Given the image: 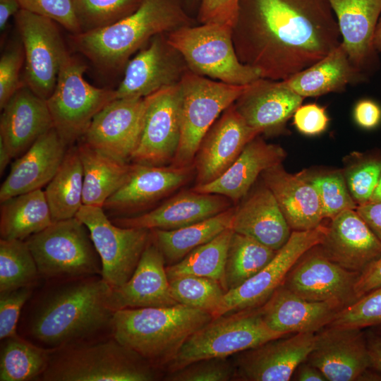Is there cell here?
Listing matches in <instances>:
<instances>
[{
  "label": "cell",
  "mask_w": 381,
  "mask_h": 381,
  "mask_svg": "<svg viewBox=\"0 0 381 381\" xmlns=\"http://www.w3.org/2000/svg\"><path fill=\"white\" fill-rule=\"evenodd\" d=\"M1 111L0 140L13 159L21 156L54 127L47 101L26 85L11 97Z\"/></svg>",
  "instance_id": "cell-29"
},
{
  "label": "cell",
  "mask_w": 381,
  "mask_h": 381,
  "mask_svg": "<svg viewBox=\"0 0 381 381\" xmlns=\"http://www.w3.org/2000/svg\"><path fill=\"white\" fill-rule=\"evenodd\" d=\"M246 85H233L196 74L188 70L181 82V139L170 165L193 164L205 134L222 113L234 103Z\"/></svg>",
  "instance_id": "cell-10"
},
{
  "label": "cell",
  "mask_w": 381,
  "mask_h": 381,
  "mask_svg": "<svg viewBox=\"0 0 381 381\" xmlns=\"http://www.w3.org/2000/svg\"><path fill=\"white\" fill-rule=\"evenodd\" d=\"M303 99L284 80L259 78L246 85L234 105L250 127L270 135L283 131Z\"/></svg>",
  "instance_id": "cell-22"
},
{
  "label": "cell",
  "mask_w": 381,
  "mask_h": 381,
  "mask_svg": "<svg viewBox=\"0 0 381 381\" xmlns=\"http://www.w3.org/2000/svg\"><path fill=\"white\" fill-rule=\"evenodd\" d=\"M319 246L332 261L360 273L381 255V241L356 210L332 218Z\"/></svg>",
  "instance_id": "cell-23"
},
{
  "label": "cell",
  "mask_w": 381,
  "mask_h": 381,
  "mask_svg": "<svg viewBox=\"0 0 381 381\" xmlns=\"http://www.w3.org/2000/svg\"><path fill=\"white\" fill-rule=\"evenodd\" d=\"M83 166L77 145H72L44 190L53 222L76 216L83 205Z\"/></svg>",
  "instance_id": "cell-37"
},
{
  "label": "cell",
  "mask_w": 381,
  "mask_h": 381,
  "mask_svg": "<svg viewBox=\"0 0 381 381\" xmlns=\"http://www.w3.org/2000/svg\"><path fill=\"white\" fill-rule=\"evenodd\" d=\"M233 231H222L190 251L178 262L166 267L168 279L190 275L210 278L223 286L227 251Z\"/></svg>",
  "instance_id": "cell-40"
},
{
  "label": "cell",
  "mask_w": 381,
  "mask_h": 381,
  "mask_svg": "<svg viewBox=\"0 0 381 381\" xmlns=\"http://www.w3.org/2000/svg\"><path fill=\"white\" fill-rule=\"evenodd\" d=\"M189 1H193V0H188Z\"/></svg>",
  "instance_id": "cell-63"
},
{
  "label": "cell",
  "mask_w": 381,
  "mask_h": 381,
  "mask_svg": "<svg viewBox=\"0 0 381 381\" xmlns=\"http://www.w3.org/2000/svg\"><path fill=\"white\" fill-rule=\"evenodd\" d=\"M304 176L318 193L324 219H332L346 210H356L358 207L341 174L329 173Z\"/></svg>",
  "instance_id": "cell-44"
},
{
  "label": "cell",
  "mask_w": 381,
  "mask_h": 381,
  "mask_svg": "<svg viewBox=\"0 0 381 381\" xmlns=\"http://www.w3.org/2000/svg\"><path fill=\"white\" fill-rule=\"evenodd\" d=\"M306 361L327 381H353L371 367L365 335L361 329L326 326L316 332Z\"/></svg>",
  "instance_id": "cell-21"
},
{
  "label": "cell",
  "mask_w": 381,
  "mask_h": 381,
  "mask_svg": "<svg viewBox=\"0 0 381 381\" xmlns=\"http://www.w3.org/2000/svg\"><path fill=\"white\" fill-rule=\"evenodd\" d=\"M213 318L207 312L179 303L125 308L114 313L111 335L161 369L176 358L194 332Z\"/></svg>",
  "instance_id": "cell-4"
},
{
  "label": "cell",
  "mask_w": 381,
  "mask_h": 381,
  "mask_svg": "<svg viewBox=\"0 0 381 381\" xmlns=\"http://www.w3.org/2000/svg\"><path fill=\"white\" fill-rule=\"evenodd\" d=\"M353 118L360 127L373 129L381 121V107L372 99H361L355 105Z\"/></svg>",
  "instance_id": "cell-54"
},
{
  "label": "cell",
  "mask_w": 381,
  "mask_h": 381,
  "mask_svg": "<svg viewBox=\"0 0 381 381\" xmlns=\"http://www.w3.org/2000/svg\"><path fill=\"white\" fill-rule=\"evenodd\" d=\"M373 44L376 51L381 52V14L378 19L377 24L376 26Z\"/></svg>",
  "instance_id": "cell-60"
},
{
  "label": "cell",
  "mask_w": 381,
  "mask_h": 381,
  "mask_svg": "<svg viewBox=\"0 0 381 381\" xmlns=\"http://www.w3.org/2000/svg\"><path fill=\"white\" fill-rule=\"evenodd\" d=\"M165 265L152 234L132 276L121 286L113 288L114 310L178 304L171 294Z\"/></svg>",
  "instance_id": "cell-27"
},
{
  "label": "cell",
  "mask_w": 381,
  "mask_h": 381,
  "mask_svg": "<svg viewBox=\"0 0 381 381\" xmlns=\"http://www.w3.org/2000/svg\"><path fill=\"white\" fill-rule=\"evenodd\" d=\"M25 241L46 281L102 276V260L90 231L76 217L54 222Z\"/></svg>",
  "instance_id": "cell-6"
},
{
  "label": "cell",
  "mask_w": 381,
  "mask_h": 381,
  "mask_svg": "<svg viewBox=\"0 0 381 381\" xmlns=\"http://www.w3.org/2000/svg\"><path fill=\"white\" fill-rule=\"evenodd\" d=\"M86 66L68 52L54 90L46 100L54 128L69 147L80 140L94 117L116 99L115 90L99 88L84 78Z\"/></svg>",
  "instance_id": "cell-9"
},
{
  "label": "cell",
  "mask_w": 381,
  "mask_h": 381,
  "mask_svg": "<svg viewBox=\"0 0 381 381\" xmlns=\"http://www.w3.org/2000/svg\"><path fill=\"white\" fill-rule=\"evenodd\" d=\"M12 157L5 146V145L3 143L2 141L0 140V174L1 176L4 172L5 169H6L7 166L10 163L11 160L12 159Z\"/></svg>",
  "instance_id": "cell-59"
},
{
  "label": "cell",
  "mask_w": 381,
  "mask_h": 381,
  "mask_svg": "<svg viewBox=\"0 0 381 381\" xmlns=\"http://www.w3.org/2000/svg\"><path fill=\"white\" fill-rule=\"evenodd\" d=\"M147 104V97L114 99L94 117L80 140L129 163L140 141Z\"/></svg>",
  "instance_id": "cell-16"
},
{
  "label": "cell",
  "mask_w": 381,
  "mask_h": 381,
  "mask_svg": "<svg viewBox=\"0 0 381 381\" xmlns=\"http://www.w3.org/2000/svg\"><path fill=\"white\" fill-rule=\"evenodd\" d=\"M260 176L291 229L306 231L321 224L324 218L318 193L304 176L287 172L282 164L266 169Z\"/></svg>",
  "instance_id": "cell-31"
},
{
  "label": "cell",
  "mask_w": 381,
  "mask_h": 381,
  "mask_svg": "<svg viewBox=\"0 0 381 381\" xmlns=\"http://www.w3.org/2000/svg\"><path fill=\"white\" fill-rule=\"evenodd\" d=\"M75 217L90 231L102 260V278L113 288L123 285L134 272L152 231L118 226L97 206L83 205Z\"/></svg>",
  "instance_id": "cell-11"
},
{
  "label": "cell",
  "mask_w": 381,
  "mask_h": 381,
  "mask_svg": "<svg viewBox=\"0 0 381 381\" xmlns=\"http://www.w3.org/2000/svg\"><path fill=\"white\" fill-rule=\"evenodd\" d=\"M161 369L111 334L52 351L42 381H153Z\"/></svg>",
  "instance_id": "cell-5"
},
{
  "label": "cell",
  "mask_w": 381,
  "mask_h": 381,
  "mask_svg": "<svg viewBox=\"0 0 381 381\" xmlns=\"http://www.w3.org/2000/svg\"><path fill=\"white\" fill-rule=\"evenodd\" d=\"M20 8L48 18L72 35L81 32L75 16L74 0H18Z\"/></svg>",
  "instance_id": "cell-48"
},
{
  "label": "cell",
  "mask_w": 381,
  "mask_h": 381,
  "mask_svg": "<svg viewBox=\"0 0 381 381\" xmlns=\"http://www.w3.org/2000/svg\"><path fill=\"white\" fill-rule=\"evenodd\" d=\"M350 61L366 75L377 61L373 40L381 0H328ZM367 76V75H366Z\"/></svg>",
  "instance_id": "cell-26"
},
{
  "label": "cell",
  "mask_w": 381,
  "mask_h": 381,
  "mask_svg": "<svg viewBox=\"0 0 381 381\" xmlns=\"http://www.w3.org/2000/svg\"><path fill=\"white\" fill-rule=\"evenodd\" d=\"M356 211L381 241V202H368L358 205Z\"/></svg>",
  "instance_id": "cell-55"
},
{
  "label": "cell",
  "mask_w": 381,
  "mask_h": 381,
  "mask_svg": "<svg viewBox=\"0 0 381 381\" xmlns=\"http://www.w3.org/2000/svg\"><path fill=\"white\" fill-rule=\"evenodd\" d=\"M381 325V286L340 310L327 326L363 329Z\"/></svg>",
  "instance_id": "cell-45"
},
{
  "label": "cell",
  "mask_w": 381,
  "mask_h": 381,
  "mask_svg": "<svg viewBox=\"0 0 381 381\" xmlns=\"http://www.w3.org/2000/svg\"><path fill=\"white\" fill-rule=\"evenodd\" d=\"M241 0H200L198 21L233 28L238 15Z\"/></svg>",
  "instance_id": "cell-51"
},
{
  "label": "cell",
  "mask_w": 381,
  "mask_h": 381,
  "mask_svg": "<svg viewBox=\"0 0 381 381\" xmlns=\"http://www.w3.org/2000/svg\"><path fill=\"white\" fill-rule=\"evenodd\" d=\"M77 147L83 170V203L102 207L127 181L132 163L117 160L82 140Z\"/></svg>",
  "instance_id": "cell-34"
},
{
  "label": "cell",
  "mask_w": 381,
  "mask_h": 381,
  "mask_svg": "<svg viewBox=\"0 0 381 381\" xmlns=\"http://www.w3.org/2000/svg\"><path fill=\"white\" fill-rule=\"evenodd\" d=\"M188 70L167 34L157 35L126 65L123 78L115 90L116 98L148 97L178 85Z\"/></svg>",
  "instance_id": "cell-14"
},
{
  "label": "cell",
  "mask_w": 381,
  "mask_h": 381,
  "mask_svg": "<svg viewBox=\"0 0 381 381\" xmlns=\"http://www.w3.org/2000/svg\"><path fill=\"white\" fill-rule=\"evenodd\" d=\"M341 37L328 0H241L232 28L239 61L273 80L322 59Z\"/></svg>",
  "instance_id": "cell-1"
},
{
  "label": "cell",
  "mask_w": 381,
  "mask_h": 381,
  "mask_svg": "<svg viewBox=\"0 0 381 381\" xmlns=\"http://www.w3.org/2000/svg\"><path fill=\"white\" fill-rule=\"evenodd\" d=\"M293 116L294 125L306 135H317L323 133L329 122L325 107L316 103L300 105Z\"/></svg>",
  "instance_id": "cell-52"
},
{
  "label": "cell",
  "mask_w": 381,
  "mask_h": 381,
  "mask_svg": "<svg viewBox=\"0 0 381 381\" xmlns=\"http://www.w3.org/2000/svg\"><path fill=\"white\" fill-rule=\"evenodd\" d=\"M298 381H326L322 372L307 361L301 363L295 370L292 379Z\"/></svg>",
  "instance_id": "cell-56"
},
{
  "label": "cell",
  "mask_w": 381,
  "mask_h": 381,
  "mask_svg": "<svg viewBox=\"0 0 381 381\" xmlns=\"http://www.w3.org/2000/svg\"><path fill=\"white\" fill-rule=\"evenodd\" d=\"M35 286L21 287L0 293V339L17 334L21 311Z\"/></svg>",
  "instance_id": "cell-50"
},
{
  "label": "cell",
  "mask_w": 381,
  "mask_h": 381,
  "mask_svg": "<svg viewBox=\"0 0 381 381\" xmlns=\"http://www.w3.org/2000/svg\"><path fill=\"white\" fill-rule=\"evenodd\" d=\"M260 133L250 127L234 104L226 108L202 138L193 159L195 186L209 183L223 174L246 145Z\"/></svg>",
  "instance_id": "cell-20"
},
{
  "label": "cell",
  "mask_w": 381,
  "mask_h": 381,
  "mask_svg": "<svg viewBox=\"0 0 381 381\" xmlns=\"http://www.w3.org/2000/svg\"><path fill=\"white\" fill-rule=\"evenodd\" d=\"M277 251L249 236L233 231L225 265L224 290L234 289L252 277L273 259Z\"/></svg>",
  "instance_id": "cell-39"
},
{
  "label": "cell",
  "mask_w": 381,
  "mask_h": 381,
  "mask_svg": "<svg viewBox=\"0 0 381 381\" xmlns=\"http://www.w3.org/2000/svg\"><path fill=\"white\" fill-rule=\"evenodd\" d=\"M265 322L260 307L214 318L194 332L176 358L166 367L167 373L211 358H227L282 336Z\"/></svg>",
  "instance_id": "cell-7"
},
{
  "label": "cell",
  "mask_w": 381,
  "mask_h": 381,
  "mask_svg": "<svg viewBox=\"0 0 381 381\" xmlns=\"http://www.w3.org/2000/svg\"><path fill=\"white\" fill-rule=\"evenodd\" d=\"M25 53V84L47 100L53 92L68 52L56 22L20 8L15 15Z\"/></svg>",
  "instance_id": "cell-13"
},
{
  "label": "cell",
  "mask_w": 381,
  "mask_h": 381,
  "mask_svg": "<svg viewBox=\"0 0 381 381\" xmlns=\"http://www.w3.org/2000/svg\"><path fill=\"white\" fill-rule=\"evenodd\" d=\"M41 278L32 254L23 240L0 239V293L36 286Z\"/></svg>",
  "instance_id": "cell-41"
},
{
  "label": "cell",
  "mask_w": 381,
  "mask_h": 381,
  "mask_svg": "<svg viewBox=\"0 0 381 381\" xmlns=\"http://www.w3.org/2000/svg\"><path fill=\"white\" fill-rule=\"evenodd\" d=\"M44 191L35 190L1 202L0 237L23 240L53 223Z\"/></svg>",
  "instance_id": "cell-35"
},
{
  "label": "cell",
  "mask_w": 381,
  "mask_h": 381,
  "mask_svg": "<svg viewBox=\"0 0 381 381\" xmlns=\"http://www.w3.org/2000/svg\"><path fill=\"white\" fill-rule=\"evenodd\" d=\"M142 1L74 0L81 32L105 28L122 20L133 13Z\"/></svg>",
  "instance_id": "cell-43"
},
{
  "label": "cell",
  "mask_w": 381,
  "mask_h": 381,
  "mask_svg": "<svg viewBox=\"0 0 381 381\" xmlns=\"http://www.w3.org/2000/svg\"><path fill=\"white\" fill-rule=\"evenodd\" d=\"M47 282L27 313L28 340L54 351L111 334L113 287L102 276Z\"/></svg>",
  "instance_id": "cell-2"
},
{
  "label": "cell",
  "mask_w": 381,
  "mask_h": 381,
  "mask_svg": "<svg viewBox=\"0 0 381 381\" xmlns=\"http://www.w3.org/2000/svg\"><path fill=\"white\" fill-rule=\"evenodd\" d=\"M1 341L0 380H39L48 366L52 351L18 334Z\"/></svg>",
  "instance_id": "cell-38"
},
{
  "label": "cell",
  "mask_w": 381,
  "mask_h": 381,
  "mask_svg": "<svg viewBox=\"0 0 381 381\" xmlns=\"http://www.w3.org/2000/svg\"><path fill=\"white\" fill-rule=\"evenodd\" d=\"M365 79L366 75L351 63L341 42L322 59L284 81L304 98L341 92L347 85Z\"/></svg>",
  "instance_id": "cell-33"
},
{
  "label": "cell",
  "mask_w": 381,
  "mask_h": 381,
  "mask_svg": "<svg viewBox=\"0 0 381 381\" xmlns=\"http://www.w3.org/2000/svg\"><path fill=\"white\" fill-rule=\"evenodd\" d=\"M344 308L335 301H310L279 286L260 308L272 330L284 334L317 332L329 325Z\"/></svg>",
  "instance_id": "cell-28"
},
{
  "label": "cell",
  "mask_w": 381,
  "mask_h": 381,
  "mask_svg": "<svg viewBox=\"0 0 381 381\" xmlns=\"http://www.w3.org/2000/svg\"><path fill=\"white\" fill-rule=\"evenodd\" d=\"M20 9L18 0H0V30L4 32L11 16Z\"/></svg>",
  "instance_id": "cell-58"
},
{
  "label": "cell",
  "mask_w": 381,
  "mask_h": 381,
  "mask_svg": "<svg viewBox=\"0 0 381 381\" xmlns=\"http://www.w3.org/2000/svg\"><path fill=\"white\" fill-rule=\"evenodd\" d=\"M381 326V325H380ZM379 326V325H378ZM378 334H380L381 336V328L380 329V331L378 332L377 333Z\"/></svg>",
  "instance_id": "cell-62"
},
{
  "label": "cell",
  "mask_w": 381,
  "mask_h": 381,
  "mask_svg": "<svg viewBox=\"0 0 381 381\" xmlns=\"http://www.w3.org/2000/svg\"><path fill=\"white\" fill-rule=\"evenodd\" d=\"M230 201L221 195L202 193L191 189L177 194L145 213L111 220L123 227L171 230L202 221L225 211L231 207Z\"/></svg>",
  "instance_id": "cell-24"
},
{
  "label": "cell",
  "mask_w": 381,
  "mask_h": 381,
  "mask_svg": "<svg viewBox=\"0 0 381 381\" xmlns=\"http://www.w3.org/2000/svg\"><path fill=\"white\" fill-rule=\"evenodd\" d=\"M381 176V156L364 157L346 174V185L357 205L368 202Z\"/></svg>",
  "instance_id": "cell-47"
},
{
  "label": "cell",
  "mask_w": 381,
  "mask_h": 381,
  "mask_svg": "<svg viewBox=\"0 0 381 381\" xmlns=\"http://www.w3.org/2000/svg\"><path fill=\"white\" fill-rule=\"evenodd\" d=\"M359 274L330 260L317 246L296 261L282 285L307 301H335L345 307L356 300Z\"/></svg>",
  "instance_id": "cell-15"
},
{
  "label": "cell",
  "mask_w": 381,
  "mask_h": 381,
  "mask_svg": "<svg viewBox=\"0 0 381 381\" xmlns=\"http://www.w3.org/2000/svg\"><path fill=\"white\" fill-rule=\"evenodd\" d=\"M326 232L327 226L322 224L310 230L293 231L287 242L265 267L239 286L226 291L213 318L263 305L282 284L296 261L322 243Z\"/></svg>",
  "instance_id": "cell-12"
},
{
  "label": "cell",
  "mask_w": 381,
  "mask_h": 381,
  "mask_svg": "<svg viewBox=\"0 0 381 381\" xmlns=\"http://www.w3.org/2000/svg\"><path fill=\"white\" fill-rule=\"evenodd\" d=\"M195 171L193 164L177 167L132 163L128 179L102 208L111 219L144 213L156 202L184 185Z\"/></svg>",
  "instance_id": "cell-18"
},
{
  "label": "cell",
  "mask_w": 381,
  "mask_h": 381,
  "mask_svg": "<svg viewBox=\"0 0 381 381\" xmlns=\"http://www.w3.org/2000/svg\"><path fill=\"white\" fill-rule=\"evenodd\" d=\"M167 36L181 54L189 70L196 74L233 85H246L260 78L256 69L239 61L231 27L216 23L193 25Z\"/></svg>",
  "instance_id": "cell-8"
},
{
  "label": "cell",
  "mask_w": 381,
  "mask_h": 381,
  "mask_svg": "<svg viewBox=\"0 0 381 381\" xmlns=\"http://www.w3.org/2000/svg\"><path fill=\"white\" fill-rule=\"evenodd\" d=\"M193 23L179 0H143L122 20L105 28L71 35L75 50L98 68L116 71L131 56L159 34H168Z\"/></svg>",
  "instance_id": "cell-3"
},
{
  "label": "cell",
  "mask_w": 381,
  "mask_h": 381,
  "mask_svg": "<svg viewBox=\"0 0 381 381\" xmlns=\"http://www.w3.org/2000/svg\"><path fill=\"white\" fill-rule=\"evenodd\" d=\"M234 212V207H231L213 217L183 227L151 230L165 264L169 266L178 262L195 248L231 229Z\"/></svg>",
  "instance_id": "cell-36"
},
{
  "label": "cell",
  "mask_w": 381,
  "mask_h": 381,
  "mask_svg": "<svg viewBox=\"0 0 381 381\" xmlns=\"http://www.w3.org/2000/svg\"><path fill=\"white\" fill-rule=\"evenodd\" d=\"M68 147L53 127L11 165L0 188V202L46 186L61 166Z\"/></svg>",
  "instance_id": "cell-25"
},
{
  "label": "cell",
  "mask_w": 381,
  "mask_h": 381,
  "mask_svg": "<svg viewBox=\"0 0 381 381\" xmlns=\"http://www.w3.org/2000/svg\"><path fill=\"white\" fill-rule=\"evenodd\" d=\"M243 199L234 207L231 229L274 250H279L291 232L271 190L262 182Z\"/></svg>",
  "instance_id": "cell-30"
},
{
  "label": "cell",
  "mask_w": 381,
  "mask_h": 381,
  "mask_svg": "<svg viewBox=\"0 0 381 381\" xmlns=\"http://www.w3.org/2000/svg\"><path fill=\"white\" fill-rule=\"evenodd\" d=\"M25 62L23 44L7 48L0 59V109L25 84L20 79V68Z\"/></svg>",
  "instance_id": "cell-49"
},
{
  "label": "cell",
  "mask_w": 381,
  "mask_h": 381,
  "mask_svg": "<svg viewBox=\"0 0 381 381\" xmlns=\"http://www.w3.org/2000/svg\"><path fill=\"white\" fill-rule=\"evenodd\" d=\"M381 286V255L362 271L355 284L356 300Z\"/></svg>",
  "instance_id": "cell-53"
},
{
  "label": "cell",
  "mask_w": 381,
  "mask_h": 381,
  "mask_svg": "<svg viewBox=\"0 0 381 381\" xmlns=\"http://www.w3.org/2000/svg\"><path fill=\"white\" fill-rule=\"evenodd\" d=\"M286 155L281 146L267 143L258 135L246 145L223 174L209 183L195 186L192 189L202 193L221 195L237 202L249 193L264 171L282 164Z\"/></svg>",
  "instance_id": "cell-32"
},
{
  "label": "cell",
  "mask_w": 381,
  "mask_h": 381,
  "mask_svg": "<svg viewBox=\"0 0 381 381\" xmlns=\"http://www.w3.org/2000/svg\"><path fill=\"white\" fill-rule=\"evenodd\" d=\"M316 332L294 333L269 340L234 356L236 380L289 381L312 351Z\"/></svg>",
  "instance_id": "cell-19"
},
{
  "label": "cell",
  "mask_w": 381,
  "mask_h": 381,
  "mask_svg": "<svg viewBox=\"0 0 381 381\" xmlns=\"http://www.w3.org/2000/svg\"><path fill=\"white\" fill-rule=\"evenodd\" d=\"M169 282L171 294L178 303L207 312L212 317L226 293L221 283L203 277L186 275Z\"/></svg>",
  "instance_id": "cell-42"
},
{
  "label": "cell",
  "mask_w": 381,
  "mask_h": 381,
  "mask_svg": "<svg viewBox=\"0 0 381 381\" xmlns=\"http://www.w3.org/2000/svg\"><path fill=\"white\" fill-rule=\"evenodd\" d=\"M365 338L371 367L381 372V336L370 333Z\"/></svg>",
  "instance_id": "cell-57"
},
{
  "label": "cell",
  "mask_w": 381,
  "mask_h": 381,
  "mask_svg": "<svg viewBox=\"0 0 381 381\" xmlns=\"http://www.w3.org/2000/svg\"><path fill=\"white\" fill-rule=\"evenodd\" d=\"M368 202H381V176Z\"/></svg>",
  "instance_id": "cell-61"
},
{
  "label": "cell",
  "mask_w": 381,
  "mask_h": 381,
  "mask_svg": "<svg viewBox=\"0 0 381 381\" xmlns=\"http://www.w3.org/2000/svg\"><path fill=\"white\" fill-rule=\"evenodd\" d=\"M168 381H229L236 379V368L227 358H211L167 373Z\"/></svg>",
  "instance_id": "cell-46"
},
{
  "label": "cell",
  "mask_w": 381,
  "mask_h": 381,
  "mask_svg": "<svg viewBox=\"0 0 381 381\" xmlns=\"http://www.w3.org/2000/svg\"><path fill=\"white\" fill-rule=\"evenodd\" d=\"M180 139L179 83L147 97L141 136L131 162L156 167L170 165Z\"/></svg>",
  "instance_id": "cell-17"
}]
</instances>
